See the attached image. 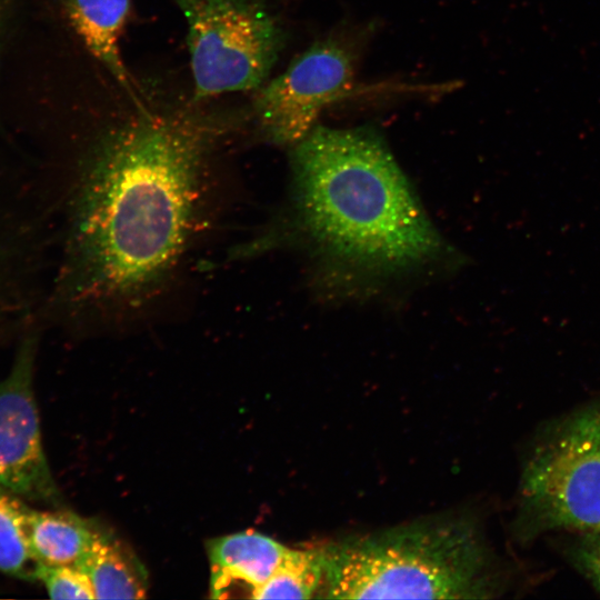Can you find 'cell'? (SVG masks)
I'll return each mask as SVG.
<instances>
[{
  "label": "cell",
  "instance_id": "cell-1",
  "mask_svg": "<svg viewBox=\"0 0 600 600\" xmlns=\"http://www.w3.org/2000/svg\"><path fill=\"white\" fill-rule=\"evenodd\" d=\"M134 108L91 142L72 199L67 288L102 316L143 308L173 277L200 221L212 151L229 129L202 110Z\"/></svg>",
  "mask_w": 600,
  "mask_h": 600
},
{
  "label": "cell",
  "instance_id": "cell-2",
  "mask_svg": "<svg viewBox=\"0 0 600 600\" xmlns=\"http://www.w3.org/2000/svg\"><path fill=\"white\" fill-rule=\"evenodd\" d=\"M292 147L298 217L324 251L387 271L439 253L438 233L373 131L314 127Z\"/></svg>",
  "mask_w": 600,
  "mask_h": 600
},
{
  "label": "cell",
  "instance_id": "cell-3",
  "mask_svg": "<svg viewBox=\"0 0 600 600\" xmlns=\"http://www.w3.org/2000/svg\"><path fill=\"white\" fill-rule=\"evenodd\" d=\"M324 597L487 598L486 553L466 520L416 521L320 548Z\"/></svg>",
  "mask_w": 600,
  "mask_h": 600
},
{
  "label": "cell",
  "instance_id": "cell-4",
  "mask_svg": "<svg viewBox=\"0 0 600 600\" xmlns=\"http://www.w3.org/2000/svg\"><path fill=\"white\" fill-rule=\"evenodd\" d=\"M172 1L187 24L194 102L257 90L264 83L283 36L260 0Z\"/></svg>",
  "mask_w": 600,
  "mask_h": 600
},
{
  "label": "cell",
  "instance_id": "cell-5",
  "mask_svg": "<svg viewBox=\"0 0 600 600\" xmlns=\"http://www.w3.org/2000/svg\"><path fill=\"white\" fill-rule=\"evenodd\" d=\"M521 493L548 527L600 532V408L571 417L534 450Z\"/></svg>",
  "mask_w": 600,
  "mask_h": 600
},
{
  "label": "cell",
  "instance_id": "cell-6",
  "mask_svg": "<svg viewBox=\"0 0 600 600\" xmlns=\"http://www.w3.org/2000/svg\"><path fill=\"white\" fill-rule=\"evenodd\" d=\"M360 40L344 34L313 43L277 78L256 90L252 118L263 138L294 146L314 127L320 112L352 88Z\"/></svg>",
  "mask_w": 600,
  "mask_h": 600
},
{
  "label": "cell",
  "instance_id": "cell-7",
  "mask_svg": "<svg viewBox=\"0 0 600 600\" xmlns=\"http://www.w3.org/2000/svg\"><path fill=\"white\" fill-rule=\"evenodd\" d=\"M36 340L21 342L0 382V486L21 499L58 506L33 392Z\"/></svg>",
  "mask_w": 600,
  "mask_h": 600
},
{
  "label": "cell",
  "instance_id": "cell-8",
  "mask_svg": "<svg viewBox=\"0 0 600 600\" xmlns=\"http://www.w3.org/2000/svg\"><path fill=\"white\" fill-rule=\"evenodd\" d=\"M289 548L269 536L248 530L208 543L210 597L251 598L273 574Z\"/></svg>",
  "mask_w": 600,
  "mask_h": 600
},
{
  "label": "cell",
  "instance_id": "cell-9",
  "mask_svg": "<svg viewBox=\"0 0 600 600\" xmlns=\"http://www.w3.org/2000/svg\"><path fill=\"white\" fill-rule=\"evenodd\" d=\"M61 8L84 47L133 104L142 103L140 88L128 70L120 40L131 11V0H59Z\"/></svg>",
  "mask_w": 600,
  "mask_h": 600
},
{
  "label": "cell",
  "instance_id": "cell-10",
  "mask_svg": "<svg viewBox=\"0 0 600 600\" xmlns=\"http://www.w3.org/2000/svg\"><path fill=\"white\" fill-rule=\"evenodd\" d=\"M24 530L33 559L47 566H77L102 532L73 512L43 511L29 506Z\"/></svg>",
  "mask_w": 600,
  "mask_h": 600
},
{
  "label": "cell",
  "instance_id": "cell-11",
  "mask_svg": "<svg viewBox=\"0 0 600 600\" xmlns=\"http://www.w3.org/2000/svg\"><path fill=\"white\" fill-rule=\"evenodd\" d=\"M89 578L96 599H143L148 574L128 547L101 532L77 564Z\"/></svg>",
  "mask_w": 600,
  "mask_h": 600
},
{
  "label": "cell",
  "instance_id": "cell-12",
  "mask_svg": "<svg viewBox=\"0 0 600 600\" xmlns=\"http://www.w3.org/2000/svg\"><path fill=\"white\" fill-rule=\"evenodd\" d=\"M323 579L320 548L288 549L280 564L252 599H309Z\"/></svg>",
  "mask_w": 600,
  "mask_h": 600
},
{
  "label": "cell",
  "instance_id": "cell-13",
  "mask_svg": "<svg viewBox=\"0 0 600 600\" xmlns=\"http://www.w3.org/2000/svg\"><path fill=\"white\" fill-rule=\"evenodd\" d=\"M27 507L23 499L0 486V571L34 581L38 563L29 549L24 530Z\"/></svg>",
  "mask_w": 600,
  "mask_h": 600
},
{
  "label": "cell",
  "instance_id": "cell-14",
  "mask_svg": "<svg viewBox=\"0 0 600 600\" xmlns=\"http://www.w3.org/2000/svg\"><path fill=\"white\" fill-rule=\"evenodd\" d=\"M36 580L52 599H96L88 576L77 566L38 564Z\"/></svg>",
  "mask_w": 600,
  "mask_h": 600
},
{
  "label": "cell",
  "instance_id": "cell-15",
  "mask_svg": "<svg viewBox=\"0 0 600 600\" xmlns=\"http://www.w3.org/2000/svg\"><path fill=\"white\" fill-rule=\"evenodd\" d=\"M591 536L592 539L582 549L580 559L586 573L600 591V532Z\"/></svg>",
  "mask_w": 600,
  "mask_h": 600
},
{
  "label": "cell",
  "instance_id": "cell-16",
  "mask_svg": "<svg viewBox=\"0 0 600 600\" xmlns=\"http://www.w3.org/2000/svg\"><path fill=\"white\" fill-rule=\"evenodd\" d=\"M18 0H0V44L17 8Z\"/></svg>",
  "mask_w": 600,
  "mask_h": 600
}]
</instances>
